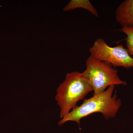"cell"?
Returning <instances> with one entry per match:
<instances>
[{"label":"cell","mask_w":133,"mask_h":133,"mask_svg":"<svg viewBox=\"0 0 133 133\" xmlns=\"http://www.w3.org/2000/svg\"><path fill=\"white\" fill-rule=\"evenodd\" d=\"M115 86H110L103 92L85 99L82 104L76 107L63 117L58 122V125L70 121L79 125L81 119L94 113H100L106 119L114 118L122 105L121 100L117 98L116 93L113 95Z\"/></svg>","instance_id":"cell-1"},{"label":"cell","mask_w":133,"mask_h":133,"mask_svg":"<svg viewBox=\"0 0 133 133\" xmlns=\"http://www.w3.org/2000/svg\"><path fill=\"white\" fill-rule=\"evenodd\" d=\"M93 91L87 79L77 71L67 73L64 81L57 90L56 100L60 108L62 119L74 109L77 103Z\"/></svg>","instance_id":"cell-2"},{"label":"cell","mask_w":133,"mask_h":133,"mask_svg":"<svg viewBox=\"0 0 133 133\" xmlns=\"http://www.w3.org/2000/svg\"><path fill=\"white\" fill-rule=\"evenodd\" d=\"M118 71L109 63L90 56L86 61V69L82 74L92 87L94 95H96L110 86L127 85V82L119 77Z\"/></svg>","instance_id":"cell-3"},{"label":"cell","mask_w":133,"mask_h":133,"mask_svg":"<svg viewBox=\"0 0 133 133\" xmlns=\"http://www.w3.org/2000/svg\"><path fill=\"white\" fill-rule=\"evenodd\" d=\"M91 56L101 62L109 63L115 67L133 68V57L122 45L111 47L104 40L98 38L90 48Z\"/></svg>","instance_id":"cell-4"},{"label":"cell","mask_w":133,"mask_h":133,"mask_svg":"<svg viewBox=\"0 0 133 133\" xmlns=\"http://www.w3.org/2000/svg\"><path fill=\"white\" fill-rule=\"evenodd\" d=\"M115 18L122 28H133V0H126L119 5Z\"/></svg>","instance_id":"cell-5"},{"label":"cell","mask_w":133,"mask_h":133,"mask_svg":"<svg viewBox=\"0 0 133 133\" xmlns=\"http://www.w3.org/2000/svg\"><path fill=\"white\" fill-rule=\"evenodd\" d=\"M78 8L87 10L94 16L99 17L98 11L88 0H71L65 7L63 10L70 11Z\"/></svg>","instance_id":"cell-6"},{"label":"cell","mask_w":133,"mask_h":133,"mask_svg":"<svg viewBox=\"0 0 133 133\" xmlns=\"http://www.w3.org/2000/svg\"><path fill=\"white\" fill-rule=\"evenodd\" d=\"M119 30L127 35L126 41L127 49L130 56H133V28H122Z\"/></svg>","instance_id":"cell-7"}]
</instances>
